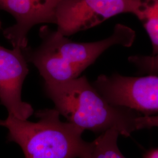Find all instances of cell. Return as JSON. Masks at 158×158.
Wrapping results in <instances>:
<instances>
[{
    "mask_svg": "<svg viewBox=\"0 0 158 158\" xmlns=\"http://www.w3.org/2000/svg\"><path fill=\"white\" fill-rule=\"evenodd\" d=\"M141 22L151 40L152 46L151 55H156L158 54V17H148Z\"/></svg>",
    "mask_w": 158,
    "mask_h": 158,
    "instance_id": "8fae6325",
    "label": "cell"
},
{
    "mask_svg": "<svg viewBox=\"0 0 158 158\" xmlns=\"http://www.w3.org/2000/svg\"><path fill=\"white\" fill-rule=\"evenodd\" d=\"M133 14L141 21L148 17H158V0H136Z\"/></svg>",
    "mask_w": 158,
    "mask_h": 158,
    "instance_id": "30bf717a",
    "label": "cell"
},
{
    "mask_svg": "<svg viewBox=\"0 0 158 158\" xmlns=\"http://www.w3.org/2000/svg\"><path fill=\"white\" fill-rule=\"evenodd\" d=\"M137 130L151 128L152 127L158 128V115L151 116L141 115L136 120Z\"/></svg>",
    "mask_w": 158,
    "mask_h": 158,
    "instance_id": "7c38bea8",
    "label": "cell"
},
{
    "mask_svg": "<svg viewBox=\"0 0 158 158\" xmlns=\"http://www.w3.org/2000/svg\"><path fill=\"white\" fill-rule=\"evenodd\" d=\"M27 63L21 48L0 45V102L8 115L22 120L34 113L32 106L22 99L23 83L29 73Z\"/></svg>",
    "mask_w": 158,
    "mask_h": 158,
    "instance_id": "8992f818",
    "label": "cell"
},
{
    "mask_svg": "<svg viewBox=\"0 0 158 158\" xmlns=\"http://www.w3.org/2000/svg\"><path fill=\"white\" fill-rule=\"evenodd\" d=\"M143 158H158V148L148 151L143 155Z\"/></svg>",
    "mask_w": 158,
    "mask_h": 158,
    "instance_id": "4fadbf2b",
    "label": "cell"
},
{
    "mask_svg": "<svg viewBox=\"0 0 158 158\" xmlns=\"http://www.w3.org/2000/svg\"><path fill=\"white\" fill-rule=\"evenodd\" d=\"M36 122L8 115L0 119V126L8 131V141L21 148L25 158H85L91 142L85 141L84 130L69 122H63L55 108L35 113Z\"/></svg>",
    "mask_w": 158,
    "mask_h": 158,
    "instance_id": "3957f363",
    "label": "cell"
},
{
    "mask_svg": "<svg viewBox=\"0 0 158 158\" xmlns=\"http://www.w3.org/2000/svg\"><path fill=\"white\" fill-rule=\"evenodd\" d=\"M61 0H0V9L14 17L16 23L4 31L13 48L28 46V34L40 23L56 24L57 6Z\"/></svg>",
    "mask_w": 158,
    "mask_h": 158,
    "instance_id": "52a82bcc",
    "label": "cell"
},
{
    "mask_svg": "<svg viewBox=\"0 0 158 158\" xmlns=\"http://www.w3.org/2000/svg\"><path fill=\"white\" fill-rule=\"evenodd\" d=\"M92 85L113 106L130 108L143 116L158 113V76L101 74Z\"/></svg>",
    "mask_w": 158,
    "mask_h": 158,
    "instance_id": "277c9868",
    "label": "cell"
},
{
    "mask_svg": "<svg viewBox=\"0 0 158 158\" xmlns=\"http://www.w3.org/2000/svg\"><path fill=\"white\" fill-rule=\"evenodd\" d=\"M119 133L111 129L101 134L91 142L90 151L85 158H126L118 145Z\"/></svg>",
    "mask_w": 158,
    "mask_h": 158,
    "instance_id": "ba28073f",
    "label": "cell"
},
{
    "mask_svg": "<svg viewBox=\"0 0 158 158\" xmlns=\"http://www.w3.org/2000/svg\"><path fill=\"white\" fill-rule=\"evenodd\" d=\"M128 59L137 68L138 73L158 76V54L154 56L134 55Z\"/></svg>",
    "mask_w": 158,
    "mask_h": 158,
    "instance_id": "9c48e42d",
    "label": "cell"
},
{
    "mask_svg": "<svg viewBox=\"0 0 158 158\" xmlns=\"http://www.w3.org/2000/svg\"><path fill=\"white\" fill-rule=\"evenodd\" d=\"M135 6V0H61L57 9V31L68 36L120 14H133Z\"/></svg>",
    "mask_w": 158,
    "mask_h": 158,
    "instance_id": "5b68a950",
    "label": "cell"
},
{
    "mask_svg": "<svg viewBox=\"0 0 158 158\" xmlns=\"http://www.w3.org/2000/svg\"><path fill=\"white\" fill-rule=\"evenodd\" d=\"M0 28H1V21H0Z\"/></svg>",
    "mask_w": 158,
    "mask_h": 158,
    "instance_id": "5bb4252c",
    "label": "cell"
},
{
    "mask_svg": "<svg viewBox=\"0 0 158 158\" xmlns=\"http://www.w3.org/2000/svg\"><path fill=\"white\" fill-rule=\"evenodd\" d=\"M44 90L60 115L84 131L101 134L114 129L126 137L137 131L136 120L141 114L110 104L85 76L64 82H44Z\"/></svg>",
    "mask_w": 158,
    "mask_h": 158,
    "instance_id": "7a4b0ae2",
    "label": "cell"
},
{
    "mask_svg": "<svg viewBox=\"0 0 158 158\" xmlns=\"http://www.w3.org/2000/svg\"><path fill=\"white\" fill-rule=\"evenodd\" d=\"M40 35L42 41L38 47L27 46L22 50L27 62L32 63L48 83L78 78L108 48L116 45L129 48L135 39V31L120 23L115 25L110 37L93 42L72 41L48 27L40 29Z\"/></svg>",
    "mask_w": 158,
    "mask_h": 158,
    "instance_id": "6da1fadb",
    "label": "cell"
}]
</instances>
